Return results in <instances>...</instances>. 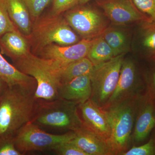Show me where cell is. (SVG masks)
<instances>
[{"label":"cell","mask_w":155,"mask_h":155,"mask_svg":"<svg viewBox=\"0 0 155 155\" xmlns=\"http://www.w3.org/2000/svg\"><path fill=\"white\" fill-rule=\"evenodd\" d=\"M137 88L135 64L132 60L124 59L116 89L104 108L139 94Z\"/></svg>","instance_id":"4fadbf2b"},{"label":"cell","mask_w":155,"mask_h":155,"mask_svg":"<svg viewBox=\"0 0 155 155\" xmlns=\"http://www.w3.org/2000/svg\"><path fill=\"white\" fill-rule=\"evenodd\" d=\"M74 136L75 132L72 131L62 134L48 133L30 122L17 131L13 140L16 148L22 153L32 151L53 150L61 143L72 140Z\"/></svg>","instance_id":"52a82bcc"},{"label":"cell","mask_w":155,"mask_h":155,"mask_svg":"<svg viewBox=\"0 0 155 155\" xmlns=\"http://www.w3.org/2000/svg\"><path fill=\"white\" fill-rule=\"evenodd\" d=\"M28 8L31 19L35 21L40 17L51 0H22Z\"/></svg>","instance_id":"cb8c5ba5"},{"label":"cell","mask_w":155,"mask_h":155,"mask_svg":"<svg viewBox=\"0 0 155 155\" xmlns=\"http://www.w3.org/2000/svg\"><path fill=\"white\" fill-rule=\"evenodd\" d=\"M15 147L13 137H0V155H21Z\"/></svg>","instance_id":"f1b7e54d"},{"label":"cell","mask_w":155,"mask_h":155,"mask_svg":"<svg viewBox=\"0 0 155 155\" xmlns=\"http://www.w3.org/2000/svg\"><path fill=\"white\" fill-rule=\"evenodd\" d=\"M116 56L123 54L127 50V39L123 31L115 28H107L102 35Z\"/></svg>","instance_id":"44dd1931"},{"label":"cell","mask_w":155,"mask_h":155,"mask_svg":"<svg viewBox=\"0 0 155 155\" xmlns=\"http://www.w3.org/2000/svg\"><path fill=\"white\" fill-rule=\"evenodd\" d=\"M140 96L102 108L110 128L108 144L113 155H122L129 148Z\"/></svg>","instance_id":"3957f363"},{"label":"cell","mask_w":155,"mask_h":155,"mask_svg":"<svg viewBox=\"0 0 155 155\" xmlns=\"http://www.w3.org/2000/svg\"><path fill=\"white\" fill-rule=\"evenodd\" d=\"M73 143L87 155H113L107 143L83 125L74 131Z\"/></svg>","instance_id":"9a60e30c"},{"label":"cell","mask_w":155,"mask_h":155,"mask_svg":"<svg viewBox=\"0 0 155 155\" xmlns=\"http://www.w3.org/2000/svg\"><path fill=\"white\" fill-rule=\"evenodd\" d=\"M51 14L61 15L76 7L79 0H52Z\"/></svg>","instance_id":"4316f807"},{"label":"cell","mask_w":155,"mask_h":155,"mask_svg":"<svg viewBox=\"0 0 155 155\" xmlns=\"http://www.w3.org/2000/svg\"><path fill=\"white\" fill-rule=\"evenodd\" d=\"M2 81L1 79H0V93L2 91Z\"/></svg>","instance_id":"d6a6232c"},{"label":"cell","mask_w":155,"mask_h":155,"mask_svg":"<svg viewBox=\"0 0 155 155\" xmlns=\"http://www.w3.org/2000/svg\"><path fill=\"white\" fill-rule=\"evenodd\" d=\"M31 46L38 53L52 44L62 46L75 44L79 41L65 18L51 14L37 19L28 37Z\"/></svg>","instance_id":"277c9868"},{"label":"cell","mask_w":155,"mask_h":155,"mask_svg":"<svg viewBox=\"0 0 155 155\" xmlns=\"http://www.w3.org/2000/svg\"><path fill=\"white\" fill-rule=\"evenodd\" d=\"M136 7L155 22V0H132Z\"/></svg>","instance_id":"d4e9b609"},{"label":"cell","mask_w":155,"mask_h":155,"mask_svg":"<svg viewBox=\"0 0 155 155\" xmlns=\"http://www.w3.org/2000/svg\"><path fill=\"white\" fill-rule=\"evenodd\" d=\"M9 16L23 35L28 37L32 24L30 13L22 0H4Z\"/></svg>","instance_id":"e0dca14e"},{"label":"cell","mask_w":155,"mask_h":155,"mask_svg":"<svg viewBox=\"0 0 155 155\" xmlns=\"http://www.w3.org/2000/svg\"><path fill=\"white\" fill-rule=\"evenodd\" d=\"M35 91L16 86L8 87L1 96L0 137H13L21 127L32 122L40 103Z\"/></svg>","instance_id":"6da1fadb"},{"label":"cell","mask_w":155,"mask_h":155,"mask_svg":"<svg viewBox=\"0 0 155 155\" xmlns=\"http://www.w3.org/2000/svg\"><path fill=\"white\" fill-rule=\"evenodd\" d=\"M144 22L143 44L152 54L155 53V22Z\"/></svg>","instance_id":"603a6c76"},{"label":"cell","mask_w":155,"mask_h":155,"mask_svg":"<svg viewBox=\"0 0 155 155\" xmlns=\"http://www.w3.org/2000/svg\"><path fill=\"white\" fill-rule=\"evenodd\" d=\"M0 79L8 87L19 86L36 90L37 83L33 77L26 75L8 63L0 53Z\"/></svg>","instance_id":"2e32d148"},{"label":"cell","mask_w":155,"mask_h":155,"mask_svg":"<svg viewBox=\"0 0 155 155\" xmlns=\"http://www.w3.org/2000/svg\"><path fill=\"white\" fill-rule=\"evenodd\" d=\"M53 150L61 155H87L72 140L61 143L56 147Z\"/></svg>","instance_id":"484cf974"},{"label":"cell","mask_w":155,"mask_h":155,"mask_svg":"<svg viewBox=\"0 0 155 155\" xmlns=\"http://www.w3.org/2000/svg\"><path fill=\"white\" fill-rule=\"evenodd\" d=\"M91 0H79L78 5H84Z\"/></svg>","instance_id":"4dcf8cb0"},{"label":"cell","mask_w":155,"mask_h":155,"mask_svg":"<svg viewBox=\"0 0 155 155\" xmlns=\"http://www.w3.org/2000/svg\"><path fill=\"white\" fill-rule=\"evenodd\" d=\"M124 54L94 67L91 73L92 94L90 99L98 107L104 108L117 85Z\"/></svg>","instance_id":"8992f818"},{"label":"cell","mask_w":155,"mask_h":155,"mask_svg":"<svg viewBox=\"0 0 155 155\" xmlns=\"http://www.w3.org/2000/svg\"><path fill=\"white\" fill-rule=\"evenodd\" d=\"M19 31H10L0 37V46L3 52L14 61L30 52L29 42Z\"/></svg>","instance_id":"ac0fdd59"},{"label":"cell","mask_w":155,"mask_h":155,"mask_svg":"<svg viewBox=\"0 0 155 155\" xmlns=\"http://www.w3.org/2000/svg\"><path fill=\"white\" fill-rule=\"evenodd\" d=\"M97 3L108 19L116 25L152 22L139 10L132 0H97Z\"/></svg>","instance_id":"9c48e42d"},{"label":"cell","mask_w":155,"mask_h":155,"mask_svg":"<svg viewBox=\"0 0 155 155\" xmlns=\"http://www.w3.org/2000/svg\"><path fill=\"white\" fill-rule=\"evenodd\" d=\"M155 127V104L146 93L140 95L131 140L138 144L146 139Z\"/></svg>","instance_id":"8fae6325"},{"label":"cell","mask_w":155,"mask_h":155,"mask_svg":"<svg viewBox=\"0 0 155 155\" xmlns=\"http://www.w3.org/2000/svg\"><path fill=\"white\" fill-rule=\"evenodd\" d=\"M155 145L151 138L146 143L140 146H134L122 155H154Z\"/></svg>","instance_id":"83f0119b"},{"label":"cell","mask_w":155,"mask_h":155,"mask_svg":"<svg viewBox=\"0 0 155 155\" xmlns=\"http://www.w3.org/2000/svg\"><path fill=\"white\" fill-rule=\"evenodd\" d=\"M80 5L65 14V19L70 27L83 38L93 39L102 35L107 28L102 14L94 8Z\"/></svg>","instance_id":"ba28073f"},{"label":"cell","mask_w":155,"mask_h":155,"mask_svg":"<svg viewBox=\"0 0 155 155\" xmlns=\"http://www.w3.org/2000/svg\"><path fill=\"white\" fill-rule=\"evenodd\" d=\"M147 93L155 104V71L153 73L150 80L148 84Z\"/></svg>","instance_id":"f546056e"},{"label":"cell","mask_w":155,"mask_h":155,"mask_svg":"<svg viewBox=\"0 0 155 155\" xmlns=\"http://www.w3.org/2000/svg\"><path fill=\"white\" fill-rule=\"evenodd\" d=\"M78 107L81 113L83 125L105 140L108 144L110 136V128L102 108L98 107L90 99L79 104Z\"/></svg>","instance_id":"7c38bea8"},{"label":"cell","mask_w":155,"mask_h":155,"mask_svg":"<svg viewBox=\"0 0 155 155\" xmlns=\"http://www.w3.org/2000/svg\"><path fill=\"white\" fill-rule=\"evenodd\" d=\"M0 99H1V96H0Z\"/></svg>","instance_id":"e575fe53"},{"label":"cell","mask_w":155,"mask_h":155,"mask_svg":"<svg viewBox=\"0 0 155 155\" xmlns=\"http://www.w3.org/2000/svg\"><path fill=\"white\" fill-rule=\"evenodd\" d=\"M77 104L59 99L51 101H40L32 122L36 125L75 131L83 125Z\"/></svg>","instance_id":"5b68a950"},{"label":"cell","mask_w":155,"mask_h":155,"mask_svg":"<svg viewBox=\"0 0 155 155\" xmlns=\"http://www.w3.org/2000/svg\"><path fill=\"white\" fill-rule=\"evenodd\" d=\"M14 61L16 68L35 79L37 87L35 97L36 99L39 101H51L60 99L58 91L61 85V72L64 69L61 65L30 51Z\"/></svg>","instance_id":"7a4b0ae2"},{"label":"cell","mask_w":155,"mask_h":155,"mask_svg":"<svg viewBox=\"0 0 155 155\" xmlns=\"http://www.w3.org/2000/svg\"><path fill=\"white\" fill-rule=\"evenodd\" d=\"M151 57L152 58L153 60H154V61H155V53H154V54H152Z\"/></svg>","instance_id":"836d02e7"},{"label":"cell","mask_w":155,"mask_h":155,"mask_svg":"<svg viewBox=\"0 0 155 155\" xmlns=\"http://www.w3.org/2000/svg\"><path fill=\"white\" fill-rule=\"evenodd\" d=\"M18 30L10 18L5 1L0 0V37L7 32Z\"/></svg>","instance_id":"7402d4cb"},{"label":"cell","mask_w":155,"mask_h":155,"mask_svg":"<svg viewBox=\"0 0 155 155\" xmlns=\"http://www.w3.org/2000/svg\"><path fill=\"white\" fill-rule=\"evenodd\" d=\"M91 94V73L62 84L58 91L59 98L75 103L78 105L89 100Z\"/></svg>","instance_id":"5bb4252c"},{"label":"cell","mask_w":155,"mask_h":155,"mask_svg":"<svg viewBox=\"0 0 155 155\" xmlns=\"http://www.w3.org/2000/svg\"><path fill=\"white\" fill-rule=\"evenodd\" d=\"M153 130H154L153 133L152 137L151 138L153 140L154 143V144L155 145V127Z\"/></svg>","instance_id":"1f68e13d"},{"label":"cell","mask_w":155,"mask_h":155,"mask_svg":"<svg viewBox=\"0 0 155 155\" xmlns=\"http://www.w3.org/2000/svg\"><path fill=\"white\" fill-rule=\"evenodd\" d=\"M114 57L113 50L101 35L94 39L87 56L94 66L109 61Z\"/></svg>","instance_id":"d6986e66"},{"label":"cell","mask_w":155,"mask_h":155,"mask_svg":"<svg viewBox=\"0 0 155 155\" xmlns=\"http://www.w3.org/2000/svg\"><path fill=\"white\" fill-rule=\"evenodd\" d=\"M94 67L93 64L87 57L70 63L62 70L61 84L69 82L75 78L91 73Z\"/></svg>","instance_id":"ffe728a7"},{"label":"cell","mask_w":155,"mask_h":155,"mask_svg":"<svg viewBox=\"0 0 155 155\" xmlns=\"http://www.w3.org/2000/svg\"><path fill=\"white\" fill-rule=\"evenodd\" d=\"M94 39L83 38L68 46L52 44L38 53L39 57L56 61L64 68L70 63L87 57Z\"/></svg>","instance_id":"30bf717a"}]
</instances>
